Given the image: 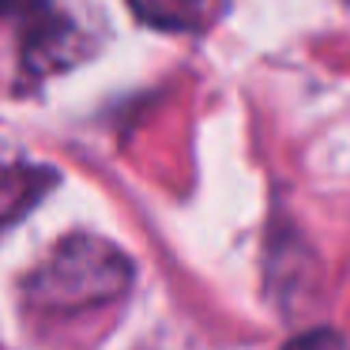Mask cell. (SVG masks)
I'll return each mask as SVG.
<instances>
[{
	"label": "cell",
	"mask_w": 350,
	"mask_h": 350,
	"mask_svg": "<svg viewBox=\"0 0 350 350\" xmlns=\"http://www.w3.org/2000/svg\"><path fill=\"white\" fill-rule=\"evenodd\" d=\"M49 181H53L49 174L31 166H0V226H8L23 211H31V204L42 196Z\"/></svg>",
	"instance_id": "2"
},
{
	"label": "cell",
	"mask_w": 350,
	"mask_h": 350,
	"mask_svg": "<svg viewBox=\"0 0 350 350\" xmlns=\"http://www.w3.org/2000/svg\"><path fill=\"white\" fill-rule=\"evenodd\" d=\"M282 350H347V342H342V335L332 332V327H312V332L294 335Z\"/></svg>",
	"instance_id": "4"
},
{
	"label": "cell",
	"mask_w": 350,
	"mask_h": 350,
	"mask_svg": "<svg viewBox=\"0 0 350 350\" xmlns=\"http://www.w3.org/2000/svg\"><path fill=\"white\" fill-rule=\"evenodd\" d=\"M132 286V260L117 245L91 234H72L38 264L23 294L46 317H79V312L113 305Z\"/></svg>",
	"instance_id": "1"
},
{
	"label": "cell",
	"mask_w": 350,
	"mask_h": 350,
	"mask_svg": "<svg viewBox=\"0 0 350 350\" xmlns=\"http://www.w3.org/2000/svg\"><path fill=\"white\" fill-rule=\"evenodd\" d=\"M132 12L159 31H192L204 16V0H129Z\"/></svg>",
	"instance_id": "3"
}]
</instances>
